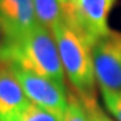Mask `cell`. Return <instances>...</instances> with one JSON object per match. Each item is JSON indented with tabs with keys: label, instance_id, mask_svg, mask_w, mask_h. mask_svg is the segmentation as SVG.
I'll return each mask as SVG.
<instances>
[{
	"label": "cell",
	"instance_id": "1",
	"mask_svg": "<svg viewBox=\"0 0 121 121\" xmlns=\"http://www.w3.org/2000/svg\"><path fill=\"white\" fill-rule=\"evenodd\" d=\"M64 74L82 100L95 99L93 43L60 19L52 29Z\"/></svg>",
	"mask_w": 121,
	"mask_h": 121
},
{
	"label": "cell",
	"instance_id": "2",
	"mask_svg": "<svg viewBox=\"0 0 121 121\" xmlns=\"http://www.w3.org/2000/svg\"><path fill=\"white\" fill-rule=\"evenodd\" d=\"M5 64L17 65L65 88V74L52 31L38 22L21 41L10 46Z\"/></svg>",
	"mask_w": 121,
	"mask_h": 121
},
{
	"label": "cell",
	"instance_id": "3",
	"mask_svg": "<svg viewBox=\"0 0 121 121\" xmlns=\"http://www.w3.org/2000/svg\"><path fill=\"white\" fill-rule=\"evenodd\" d=\"M62 19L93 45L110 31L109 14L115 0H59Z\"/></svg>",
	"mask_w": 121,
	"mask_h": 121
},
{
	"label": "cell",
	"instance_id": "4",
	"mask_svg": "<svg viewBox=\"0 0 121 121\" xmlns=\"http://www.w3.org/2000/svg\"><path fill=\"white\" fill-rule=\"evenodd\" d=\"M11 69L15 78L25 91L27 99L37 106L54 114L62 120L68 104L65 88L54 83L53 80L35 74L14 64H6Z\"/></svg>",
	"mask_w": 121,
	"mask_h": 121
},
{
	"label": "cell",
	"instance_id": "5",
	"mask_svg": "<svg viewBox=\"0 0 121 121\" xmlns=\"http://www.w3.org/2000/svg\"><path fill=\"white\" fill-rule=\"evenodd\" d=\"M93 62L100 89L121 90V32L110 30L93 45Z\"/></svg>",
	"mask_w": 121,
	"mask_h": 121
},
{
	"label": "cell",
	"instance_id": "6",
	"mask_svg": "<svg viewBox=\"0 0 121 121\" xmlns=\"http://www.w3.org/2000/svg\"><path fill=\"white\" fill-rule=\"evenodd\" d=\"M0 24L9 51L37 25L34 0H0Z\"/></svg>",
	"mask_w": 121,
	"mask_h": 121
},
{
	"label": "cell",
	"instance_id": "7",
	"mask_svg": "<svg viewBox=\"0 0 121 121\" xmlns=\"http://www.w3.org/2000/svg\"><path fill=\"white\" fill-rule=\"evenodd\" d=\"M29 103L9 65L0 64V121H14Z\"/></svg>",
	"mask_w": 121,
	"mask_h": 121
},
{
	"label": "cell",
	"instance_id": "8",
	"mask_svg": "<svg viewBox=\"0 0 121 121\" xmlns=\"http://www.w3.org/2000/svg\"><path fill=\"white\" fill-rule=\"evenodd\" d=\"M37 22L52 31L58 21L62 19V8L59 0H34Z\"/></svg>",
	"mask_w": 121,
	"mask_h": 121
},
{
	"label": "cell",
	"instance_id": "9",
	"mask_svg": "<svg viewBox=\"0 0 121 121\" xmlns=\"http://www.w3.org/2000/svg\"><path fill=\"white\" fill-rule=\"evenodd\" d=\"M60 121H90L89 112L78 95H68V104Z\"/></svg>",
	"mask_w": 121,
	"mask_h": 121
},
{
	"label": "cell",
	"instance_id": "10",
	"mask_svg": "<svg viewBox=\"0 0 121 121\" xmlns=\"http://www.w3.org/2000/svg\"><path fill=\"white\" fill-rule=\"evenodd\" d=\"M14 121H60V119L30 101Z\"/></svg>",
	"mask_w": 121,
	"mask_h": 121
},
{
	"label": "cell",
	"instance_id": "11",
	"mask_svg": "<svg viewBox=\"0 0 121 121\" xmlns=\"http://www.w3.org/2000/svg\"><path fill=\"white\" fill-rule=\"evenodd\" d=\"M104 104L109 112L116 119L121 121V90H109V89H100Z\"/></svg>",
	"mask_w": 121,
	"mask_h": 121
},
{
	"label": "cell",
	"instance_id": "12",
	"mask_svg": "<svg viewBox=\"0 0 121 121\" xmlns=\"http://www.w3.org/2000/svg\"><path fill=\"white\" fill-rule=\"evenodd\" d=\"M84 103V105L89 112V117H90V121H112L110 117H108L104 111L99 108L98 103H96V99L94 100H82Z\"/></svg>",
	"mask_w": 121,
	"mask_h": 121
},
{
	"label": "cell",
	"instance_id": "13",
	"mask_svg": "<svg viewBox=\"0 0 121 121\" xmlns=\"http://www.w3.org/2000/svg\"><path fill=\"white\" fill-rule=\"evenodd\" d=\"M8 40L5 37V34L3 31L1 24H0V64H5L6 62V56H8Z\"/></svg>",
	"mask_w": 121,
	"mask_h": 121
}]
</instances>
